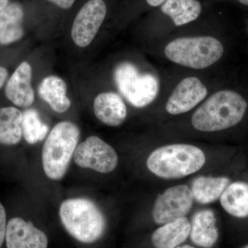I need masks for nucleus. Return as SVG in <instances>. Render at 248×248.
Wrapping results in <instances>:
<instances>
[{
  "mask_svg": "<svg viewBox=\"0 0 248 248\" xmlns=\"http://www.w3.org/2000/svg\"><path fill=\"white\" fill-rule=\"evenodd\" d=\"M248 103L239 93L226 90L213 94L195 111L194 128L202 132H217L232 128L244 118Z\"/></svg>",
  "mask_w": 248,
  "mask_h": 248,
  "instance_id": "f257e3e1",
  "label": "nucleus"
},
{
  "mask_svg": "<svg viewBox=\"0 0 248 248\" xmlns=\"http://www.w3.org/2000/svg\"><path fill=\"white\" fill-rule=\"evenodd\" d=\"M59 215L67 232L82 244H93L105 232V217L97 204L89 199L63 201L60 205Z\"/></svg>",
  "mask_w": 248,
  "mask_h": 248,
  "instance_id": "f03ea898",
  "label": "nucleus"
},
{
  "mask_svg": "<svg viewBox=\"0 0 248 248\" xmlns=\"http://www.w3.org/2000/svg\"><path fill=\"white\" fill-rule=\"evenodd\" d=\"M79 138V128L73 122L64 121L53 127L42 152V167L48 179L60 181L64 177Z\"/></svg>",
  "mask_w": 248,
  "mask_h": 248,
  "instance_id": "7ed1b4c3",
  "label": "nucleus"
},
{
  "mask_svg": "<svg viewBox=\"0 0 248 248\" xmlns=\"http://www.w3.org/2000/svg\"><path fill=\"white\" fill-rule=\"evenodd\" d=\"M205 163V154L200 148L192 145L171 144L153 151L147 160V166L157 177L174 179L197 172Z\"/></svg>",
  "mask_w": 248,
  "mask_h": 248,
  "instance_id": "20e7f679",
  "label": "nucleus"
},
{
  "mask_svg": "<svg viewBox=\"0 0 248 248\" xmlns=\"http://www.w3.org/2000/svg\"><path fill=\"white\" fill-rule=\"evenodd\" d=\"M223 51L221 42L210 36L176 39L165 48V55L171 62L194 69H204L216 63Z\"/></svg>",
  "mask_w": 248,
  "mask_h": 248,
  "instance_id": "39448f33",
  "label": "nucleus"
},
{
  "mask_svg": "<svg viewBox=\"0 0 248 248\" xmlns=\"http://www.w3.org/2000/svg\"><path fill=\"white\" fill-rule=\"evenodd\" d=\"M114 79L121 94L135 107L149 105L159 93L157 78L151 73H141L130 62H122L116 67Z\"/></svg>",
  "mask_w": 248,
  "mask_h": 248,
  "instance_id": "423d86ee",
  "label": "nucleus"
},
{
  "mask_svg": "<svg viewBox=\"0 0 248 248\" xmlns=\"http://www.w3.org/2000/svg\"><path fill=\"white\" fill-rule=\"evenodd\" d=\"M73 160L77 166L95 172H112L118 165V155L113 148L97 136H90L77 146Z\"/></svg>",
  "mask_w": 248,
  "mask_h": 248,
  "instance_id": "0eeeda50",
  "label": "nucleus"
},
{
  "mask_svg": "<svg viewBox=\"0 0 248 248\" xmlns=\"http://www.w3.org/2000/svg\"><path fill=\"white\" fill-rule=\"evenodd\" d=\"M193 195L187 186H173L161 194L155 202L153 219L157 224H165L185 217L193 204Z\"/></svg>",
  "mask_w": 248,
  "mask_h": 248,
  "instance_id": "6e6552de",
  "label": "nucleus"
},
{
  "mask_svg": "<svg viewBox=\"0 0 248 248\" xmlns=\"http://www.w3.org/2000/svg\"><path fill=\"white\" fill-rule=\"evenodd\" d=\"M107 15L103 0H89L80 9L71 29L73 42L79 47L88 46L94 40Z\"/></svg>",
  "mask_w": 248,
  "mask_h": 248,
  "instance_id": "1a4fd4ad",
  "label": "nucleus"
},
{
  "mask_svg": "<svg viewBox=\"0 0 248 248\" xmlns=\"http://www.w3.org/2000/svg\"><path fill=\"white\" fill-rule=\"evenodd\" d=\"M208 90L199 78L190 77L176 86L166 104V109L171 115H180L192 110L203 100Z\"/></svg>",
  "mask_w": 248,
  "mask_h": 248,
  "instance_id": "9d476101",
  "label": "nucleus"
},
{
  "mask_svg": "<svg viewBox=\"0 0 248 248\" xmlns=\"http://www.w3.org/2000/svg\"><path fill=\"white\" fill-rule=\"evenodd\" d=\"M5 244L6 248H48V239L33 223L14 217L7 223Z\"/></svg>",
  "mask_w": 248,
  "mask_h": 248,
  "instance_id": "9b49d317",
  "label": "nucleus"
},
{
  "mask_svg": "<svg viewBox=\"0 0 248 248\" xmlns=\"http://www.w3.org/2000/svg\"><path fill=\"white\" fill-rule=\"evenodd\" d=\"M32 68L27 62L21 63L6 85V95L15 105L28 108L33 104L35 93L31 86Z\"/></svg>",
  "mask_w": 248,
  "mask_h": 248,
  "instance_id": "f8f14e48",
  "label": "nucleus"
},
{
  "mask_svg": "<svg viewBox=\"0 0 248 248\" xmlns=\"http://www.w3.org/2000/svg\"><path fill=\"white\" fill-rule=\"evenodd\" d=\"M94 115L103 124L119 126L127 117V108L122 98L115 93L98 94L93 104Z\"/></svg>",
  "mask_w": 248,
  "mask_h": 248,
  "instance_id": "ddd939ff",
  "label": "nucleus"
},
{
  "mask_svg": "<svg viewBox=\"0 0 248 248\" xmlns=\"http://www.w3.org/2000/svg\"><path fill=\"white\" fill-rule=\"evenodd\" d=\"M190 225V237L194 244L204 248H211L215 246L218 240V231L216 218L212 210L197 212Z\"/></svg>",
  "mask_w": 248,
  "mask_h": 248,
  "instance_id": "4468645a",
  "label": "nucleus"
},
{
  "mask_svg": "<svg viewBox=\"0 0 248 248\" xmlns=\"http://www.w3.org/2000/svg\"><path fill=\"white\" fill-rule=\"evenodd\" d=\"M190 222L186 217L165 223L152 235L155 248H176L190 236Z\"/></svg>",
  "mask_w": 248,
  "mask_h": 248,
  "instance_id": "2eb2a0df",
  "label": "nucleus"
},
{
  "mask_svg": "<svg viewBox=\"0 0 248 248\" xmlns=\"http://www.w3.org/2000/svg\"><path fill=\"white\" fill-rule=\"evenodd\" d=\"M66 82L58 76L47 77L39 86L38 93L43 99L58 113H63L70 108L71 102L67 97Z\"/></svg>",
  "mask_w": 248,
  "mask_h": 248,
  "instance_id": "dca6fc26",
  "label": "nucleus"
},
{
  "mask_svg": "<svg viewBox=\"0 0 248 248\" xmlns=\"http://www.w3.org/2000/svg\"><path fill=\"white\" fill-rule=\"evenodd\" d=\"M24 11L20 5L13 3L0 12V44L8 45L16 42L24 34L21 23Z\"/></svg>",
  "mask_w": 248,
  "mask_h": 248,
  "instance_id": "f3484780",
  "label": "nucleus"
},
{
  "mask_svg": "<svg viewBox=\"0 0 248 248\" xmlns=\"http://www.w3.org/2000/svg\"><path fill=\"white\" fill-rule=\"evenodd\" d=\"M23 113L15 107L0 108V144L14 146L22 140Z\"/></svg>",
  "mask_w": 248,
  "mask_h": 248,
  "instance_id": "a211bd4d",
  "label": "nucleus"
},
{
  "mask_svg": "<svg viewBox=\"0 0 248 248\" xmlns=\"http://www.w3.org/2000/svg\"><path fill=\"white\" fill-rule=\"evenodd\" d=\"M223 209L237 218L248 217V185L244 182H234L226 187L220 197Z\"/></svg>",
  "mask_w": 248,
  "mask_h": 248,
  "instance_id": "6ab92c4d",
  "label": "nucleus"
},
{
  "mask_svg": "<svg viewBox=\"0 0 248 248\" xmlns=\"http://www.w3.org/2000/svg\"><path fill=\"white\" fill-rule=\"evenodd\" d=\"M229 183L226 177H200L194 180L191 191L193 198L199 203H213L221 197Z\"/></svg>",
  "mask_w": 248,
  "mask_h": 248,
  "instance_id": "aec40b11",
  "label": "nucleus"
},
{
  "mask_svg": "<svg viewBox=\"0 0 248 248\" xmlns=\"http://www.w3.org/2000/svg\"><path fill=\"white\" fill-rule=\"evenodd\" d=\"M161 11L179 27L197 19L202 12V5L197 0H167L161 6Z\"/></svg>",
  "mask_w": 248,
  "mask_h": 248,
  "instance_id": "412c9836",
  "label": "nucleus"
},
{
  "mask_svg": "<svg viewBox=\"0 0 248 248\" xmlns=\"http://www.w3.org/2000/svg\"><path fill=\"white\" fill-rule=\"evenodd\" d=\"M48 126L41 120L37 111L29 108L23 113L22 134L24 140L29 144H35L45 138Z\"/></svg>",
  "mask_w": 248,
  "mask_h": 248,
  "instance_id": "4be33fe9",
  "label": "nucleus"
},
{
  "mask_svg": "<svg viewBox=\"0 0 248 248\" xmlns=\"http://www.w3.org/2000/svg\"><path fill=\"white\" fill-rule=\"evenodd\" d=\"M7 223L6 210L2 204L0 203V248L2 247L5 243Z\"/></svg>",
  "mask_w": 248,
  "mask_h": 248,
  "instance_id": "5701e85b",
  "label": "nucleus"
},
{
  "mask_svg": "<svg viewBox=\"0 0 248 248\" xmlns=\"http://www.w3.org/2000/svg\"><path fill=\"white\" fill-rule=\"evenodd\" d=\"M63 9H68L73 6L76 0H48Z\"/></svg>",
  "mask_w": 248,
  "mask_h": 248,
  "instance_id": "b1692460",
  "label": "nucleus"
},
{
  "mask_svg": "<svg viewBox=\"0 0 248 248\" xmlns=\"http://www.w3.org/2000/svg\"><path fill=\"white\" fill-rule=\"evenodd\" d=\"M8 72L3 67L0 66V89L2 87L5 81L7 79Z\"/></svg>",
  "mask_w": 248,
  "mask_h": 248,
  "instance_id": "393cba45",
  "label": "nucleus"
},
{
  "mask_svg": "<svg viewBox=\"0 0 248 248\" xmlns=\"http://www.w3.org/2000/svg\"><path fill=\"white\" fill-rule=\"evenodd\" d=\"M167 0H146L147 3L152 6H158L164 4Z\"/></svg>",
  "mask_w": 248,
  "mask_h": 248,
  "instance_id": "a878e982",
  "label": "nucleus"
},
{
  "mask_svg": "<svg viewBox=\"0 0 248 248\" xmlns=\"http://www.w3.org/2000/svg\"><path fill=\"white\" fill-rule=\"evenodd\" d=\"M9 4V0H0V12L4 10Z\"/></svg>",
  "mask_w": 248,
  "mask_h": 248,
  "instance_id": "bb28decb",
  "label": "nucleus"
},
{
  "mask_svg": "<svg viewBox=\"0 0 248 248\" xmlns=\"http://www.w3.org/2000/svg\"><path fill=\"white\" fill-rule=\"evenodd\" d=\"M176 248H196L193 247V246H189V245H185V246H178V247Z\"/></svg>",
  "mask_w": 248,
  "mask_h": 248,
  "instance_id": "cd10ccee",
  "label": "nucleus"
},
{
  "mask_svg": "<svg viewBox=\"0 0 248 248\" xmlns=\"http://www.w3.org/2000/svg\"><path fill=\"white\" fill-rule=\"evenodd\" d=\"M239 1L241 3V4L248 6V0H239Z\"/></svg>",
  "mask_w": 248,
  "mask_h": 248,
  "instance_id": "c85d7f7f",
  "label": "nucleus"
},
{
  "mask_svg": "<svg viewBox=\"0 0 248 248\" xmlns=\"http://www.w3.org/2000/svg\"><path fill=\"white\" fill-rule=\"evenodd\" d=\"M241 248H248V244L246 245V246H244V247Z\"/></svg>",
  "mask_w": 248,
  "mask_h": 248,
  "instance_id": "c756f323",
  "label": "nucleus"
}]
</instances>
